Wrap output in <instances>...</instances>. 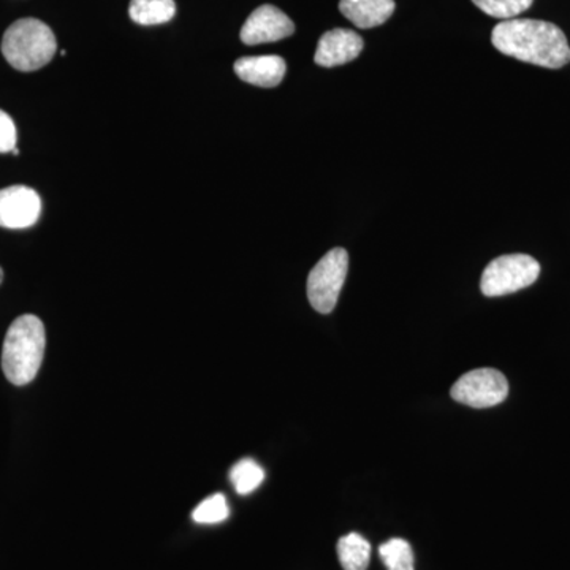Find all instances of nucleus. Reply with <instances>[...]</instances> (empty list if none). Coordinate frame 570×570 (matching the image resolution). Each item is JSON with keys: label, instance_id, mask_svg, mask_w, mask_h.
Wrapping results in <instances>:
<instances>
[{"label": "nucleus", "instance_id": "16", "mask_svg": "<svg viewBox=\"0 0 570 570\" xmlns=\"http://www.w3.org/2000/svg\"><path fill=\"white\" fill-rule=\"evenodd\" d=\"M483 13L498 20H513L527 11L534 0H472Z\"/></svg>", "mask_w": 570, "mask_h": 570}, {"label": "nucleus", "instance_id": "6", "mask_svg": "<svg viewBox=\"0 0 570 570\" xmlns=\"http://www.w3.org/2000/svg\"><path fill=\"white\" fill-rule=\"evenodd\" d=\"M450 393L453 400L469 407H493L508 397L509 382L501 371L479 367L461 376Z\"/></svg>", "mask_w": 570, "mask_h": 570}, {"label": "nucleus", "instance_id": "8", "mask_svg": "<svg viewBox=\"0 0 570 570\" xmlns=\"http://www.w3.org/2000/svg\"><path fill=\"white\" fill-rule=\"evenodd\" d=\"M41 200L31 187L11 186L0 190V227L28 228L39 220Z\"/></svg>", "mask_w": 570, "mask_h": 570}, {"label": "nucleus", "instance_id": "7", "mask_svg": "<svg viewBox=\"0 0 570 570\" xmlns=\"http://www.w3.org/2000/svg\"><path fill=\"white\" fill-rule=\"evenodd\" d=\"M295 32V24L284 11L273 6H262L250 13L242 29V41L245 45L273 43L287 39Z\"/></svg>", "mask_w": 570, "mask_h": 570}, {"label": "nucleus", "instance_id": "19", "mask_svg": "<svg viewBox=\"0 0 570 570\" xmlns=\"http://www.w3.org/2000/svg\"><path fill=\"white\" fill-rule=\"evenodd\" d=\"M2 281H3V272H2V268H0V284H2Z\"/></svg>", "mask_w": 570, "mask_h": 570}, {"label": "nucleus", "instance_id": "3", "mask_svg": "<svg viewBox=\"0 0 570 570\" xmlns=\"http://www.w3.org/2000/svg\"><path fill=\"white\" fill-rule=\"evenodd\" d=\"M58 41L45 22L24 18L13 22L3 33V58L13 69L20 71L39 70L55 58Z\"/></svg>", "mask_w": 570, "mask_h": 570}, {"label": "nucleus", "instance_id": "1", "mask_svg": "<svg viewBox=\"0 0 570 570\" xmlns=\"http://www.w3.org/2000/svg\"><path fill=\"white\" fill-rule=\"evenodd\" d=\"M491 41L502 55L546 69H561L570 62L569 41L551 22L505 20L493 29Z\"/></svg>", "mask_w": 570, "mask_h": 570}, {"label": "nucleus", "instance_id": "10", "mask_svg": "<svg viewBox=\"0 0 570 570\" xmlns=\"http://www.w3.org/2000/svg\"><path fill=\"white\" fill-rule=\"evenodd\" d=\"M234 69L239 80L258 88H276L284 80L287 66L281 56H249L238 59Z\"/></svg>", "mask_w": 570, "mask_h": 570}, {"label": "nucleus", "instance_id": "18", "mask_svg": "<svg viewBox=\"0 0 570 570\" xmlns=\"http://www.w3.org/2000/svg\"><path fill=\"white\" fill-rule=\"evenodd\" d=\"M17 148V127L6 111L0 110V153H11Z\"/></svg>", "mask_w": 570, "mask_h": 570}, {"label": "nucleus", "instance_id": "11", "mask_svg": "<svg viewBox=\"0 0 570 570\" xmlns=\"http://www.w3.org/2000/svg\"><path fill=\"white\" fill-rule=\"evenodd\" d=\"M393 0H341L340 10L356 28L371 29L384 24L395 11Z\"/></svg>", "mask_w": 570, "mask_h": 570}, {"label": "nucleus", "instance_id": "15", "mask_svg": "<svg viewBox=\"0 0 570 570\" xmlns=\"http://www.w3.org/2000/svg\"><path fill=\"white\" fill-rule=\"evenodd\" d=\"M264 469L258 466L254 460L245 459L238 461L230 471V480L239 494H249L257 490L264 482Z\"/></svg>", "mask_w": 570, "mask_h": 570}, {"label": "nucleus", "instance_id": "4", "mask_svg": "<svg viewBox=\"0 0 570 570\" xmlns=\"http://www.w3.org/2000/svg\"><path fill=\"white\" fill-rule=\"evenodd\" d=\"M540 265L527 254H509L494 258L480 279V291L485 296L515 294L538 281Z\"/></svg>", "mask_w": 570, "mask_h": 570}, {"label": "nucleus", "instance_id": "5", "mask_svg": "<svg viewBox=\"0 0 570 570\" xmlns=\"http://www.w3.org/2000/svg\"><path fill=\"white\" fill-rule=\"evenodd\" d=\"M348 254L343 247L326 253L307 277V298L311 306L321 314L335 309L341 288L346 283Z\"/></svg>", "mask_w": 570, "mask_h": 570}, {"label": "nucleus", "instance_id": "2", "mask_svg": "<svg viewBox=\"0 0 570 570\" xmlns=\"http://www.w3.org/2000/svg\"><path fill=\"white\" fill-rule=\"evenodd\" d=\"M47 335L45 325L32 314L20 316L10 325L2 348V370L11 384L28 385L39 374Z\"/></svg>", "mask_w": 570, "mask_h": 570}, {"label": "nucleus", "instance_id": "12", "mask_svg": "<svg viewBox=\"0 0 570 570\" xmlns=\"http://www.w3.org/2000/svg\"><path fill=\"white\" fill-rule=\"evenodd\" d=\"M129 14L137 24H164L174 20L176 3L175 0H132Z\"/></svg>", "mask_w": 570, "mask_h": 570}, {"label": "nucleus", "instance_id": "13", "mask_svg": "<svg viewBox=\"0 0 570 570\" xmlns=\"http://www.w3.org/2000/svg\"><path fill=\"white\" fill-rule=\"evenodd\" d=\"M337 557L344 570H366L371 560V543L358 532L337 540Z\"/></svg>", "mask_w": 570, "mask_h": 570}, {"label": "nucleus", "instance_id": "9", "mask_svg": "<svg viewBox=\"0 0 570 570\" xmlns=\"http://www.w3.org/2000/svg\"><path fill=\"white\" fill-rule=\"evenodd\" d=\"M363 47L365 43L358 33L348 31V29H333V31L325 32L318 40L314 61L317 66L328 67V69L344 66V63L358 58Z\"/></svg>", "mask_w": 570, "mask_h": 570}, {"label": "nucleus", "instance_id": "17", "mask_svg": "<svg viewBox=\"0 0 570 570\" xmlns=\"http://www.w3.org/2000/svg\"><path fill=\"white\" fill-rule=\"evenodd\" d=\"M230 515L227 499L224 494L217 493L206 498L204 502L195 508L193 519L195 523L214 524L223 523Z\"/></svg>", "mask_w": 570, "mask_h": 570}, {"label": "nucleus", "instance_id": "14", "mask_svg": "<svg viewBox=\"0 0 570 570\" xmlns=\"http://www.w3.org/2000/svg\"><path fill=\"white\" fill-rule=\"evenodd\" d=\"M379 554L389 570H414V551L407 540L390 539L379 547Z\"/></svg>", "mask_w": 570, "mask_h": 570}]
</instances>
